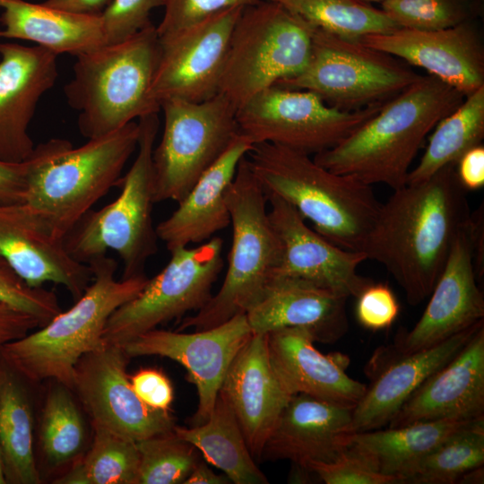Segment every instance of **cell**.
<instances>
[{"mask_svg": "<svg viewBox=\"0 0 484 484\" xmlns=\"http://www.w3.org/2000/svg\"><path fill=\"white\" fill-rule=\"evenodd\" d=\"M246 314L214 327L182 333L152 329L121 345L131 358L160 356L177 361L196 388L198 405L193 426L210 417L227 371L252 335Z\"/></svg>", "mask_w": 484, "mask_h": 484, "instance_id": "obj_15", "label": "cell"}, {"mask_svg": "<svg viewBox=\"0 0 484 484\" xmlns=\"http://www.w3.org/2000/svg\"><path fill=\"white\" fill-rule=\"evenodd\" d=\"M359 1L371 4V3H382L385 0H359Z\"/></svg>", "mask_w": 484, "mask_h": 484, "instance_id": "obj_52", "label": "cell"}, {"mask_svg": "<svg viewBox=\"0 0 484 484\" xmlns=\"http://www.w3.org/2000/svg\"><path fill=\"white\" fill-rule=\"evenodd\" d=\"M232 242L220 289L177 331L205 330L246 314L263 296L281 260V246L270 221L267 196L246 155L226 193Z\"/></svg>", "mask_w": 484, "mask_h": 484, "instance_id": "obj_7", "label": "cell"}, {"mask_svg": "<svg viewBox=\"0 0 484 484\" xmlns=\"http://www.w3.org/2000/svg\"><path fill=\"white\" fill-rule=\"evenodd\" d=\"M0 256L30 287L59 284L74 300L93 279L91 266L74 259L64 238L26 203L0 204Z\"/></svg>", "mask_w": 484, "mask_h": 484, "instance_id": "obj_17", "label": "cell"}, {"mask_svg": "<svg viewBox=\"0 0 484 484\" xmlns=\"http://www.w3.org/2000/svg\"><path fill=\"white\" fill-rule=\"evenodd\" d=\"M268 215L281 246V260L273 276L304 280L347 298L357 297L371 281L358 273L367 259L363 252L341 248L310 229L298 211L282 198L266 194Z\"/></svg>", "mask_w": 484, "mask_h": 484, "instance_id": "obj_18", "label": "cell"}, {"mask_svg": "<svg viewBox=\"0 0 484 484\" xmlns=\"http://www.w3.org/2000/svg\"><path fill=\"white\" fill-rule=\"evenodd\" d=\"M484 463V416L459 427L406 476L404 483L453 484Z\"/></svg>", "mask_w": 484, "mask_h": 484, "instance_id": "obj_35", "label": "cell"}, {"mask_svg": "<svg viewBox=\"0 0 484 484\" xmlns=\"http://www.w3.org/2000/svg\"><path fill=\"white\" fill-rule=\"evenodd\" d=\"M140 454L137 484H184L198 450L174 429L136 442Z\"/></svg>", "mask_w": 484, "mask_h": 484, "instance_id": "obj_38", "label": "cell"}, {"mask_svg": "<svg viewBox=\"0 0 484 484\" xmlns=\"http://www.w3.org/2000/svg\"><path fill=\"white\" fill-rule=\"evenodd\" d=\"M314 28L272 1L246 6L230 37L219 94L238 108L263 90L300 73L310 59Z\"/></svg>", "mask_w": 484, "mask_h": 484, "instance_id": "obj_9", "label": "cell"}, {"mask_svg": "<svg viewBox=\"0 0 484 484\" xmlns=\"http://www.w3.org/2000/svg\"><path fill=\"white\" fill-rule=\"evenodd\" d=\"M164 127L153 148L154 202L178 203L239 134L237 108L221 94L161 102Z\"/></svg>", "mask_w": 484, "mask_h": 484, "instance_id": "obj_11", "label": "cell"}, {"mask_svg": "<svg viewBox=\"0 0 484 484\" xmlns=\"http://www.w3.org/2000/svg\"><path fill=\"white\" fill-rule=\"evenodd\" d=\"M469 420H427L384 430L352 433L348 446L379 472L395 477L399 484H403L406 476L424 457Z\"/></svg>", "mask_w": 484, "mask_h": 484, "instance_id": "obj_30", "label": "cell"}, {"mask_svg": "<svg viewBox=\"0 0 484 484\" xmlns=\"http://www.w3.org/2000/svg\"><path fill=\"white\" fill-rule=\"evenodd\" d=\"M418 165L410 170L406 184L423 182L448 165H456L484 138V86L466 99L436 126Z\"/></svg>", "mask_w": 484, "mask_h": 484, "instance_id": "obj_32", "label": "cell"}, {"mask_svg": "<svg viewBox=\"0 0 484 484\" xmlns=\"http://www.w3.org/2000/svg\"><path fill=\"white\" fill-rule=\"evenodd\" d=\"M138 122L73 148L65 139L35 146L29 159L25 202L65 237L120 180L137 149Z\"/></svg>", "mask_w": 484, "mask_h": 484, "instance_id": "obj_4", "label": "cell"}, {"mask_svg": "<svg viewBox=\"0 0 484 484\" xmlns=\"http://www.w3.org/2000/svg\"><path fill=\"white\" fill-rule=\"evenodd\" d=\"M457 177L466 191L484 186V147L475 146L466 151L455 165Z\"/></svg>", "mask_w": 484, "mask_h": 484, "instance_id": "obj_48", "label": "cell"}, {"mask_svg": "<svg viewBox=\"0 0 484 484\" xmlns=\"http://www.w3.org/2000/svg\"><path fill=\"white\" fill-rule=\"evenodd\" d=\"M174 432L193 445L204 460L222 471L235 484H267L251 454L241 428L227 400L219 393L209 419L203 424Z\"/></svg>", "mask_w": 484, "mask_h": 484, "instance_id": "obj_31", "label": "cell"}, {"mask_svg": "<svg viewBox=\"0 0 484 484\" xmlns=\"http://www.w3.org/2000/svg\"><path fill=\"white\" fill-rule=\"evenodd\" d=\"M88 264L93 279L72 307L1 348L4 361L28 380L53 379L72 389L77 362L103 343L102 333L111 314L134 298L149 279L143 274L117 280V264L106 255Z\"/></svg>", "mask_w": 484, "mask_h": 484, "instance_id": "obj_5", "label": "cell"}, {"mask_svg": "<svg viewBox=\"0 0 484 484\" xmlns=\"http://www.w3.org/2000/svg\"><path fill=\"white\" fill-rule=\"evenodd\" d=\"M280 4L312 26L360 40L370 34L400 29L382 10L359 0H269Z\"/></svg>", "mask_w": 484, "mask_h": 484, "instance_id": "obj_34", "label": "cell"}, {"mask_svg": "<svg viewBox=\"0 0 484 484\" xmlns=\"http://www.w3.org/2000/svg\"><path fill=\"white\" fill-rule=\"evenodd\" d=\"M223 240L220 237L196 247L170 251V259L143 290L117 308L108 319L102 341L123 345L138 335L198 311L211 299L212 289L222 271Z\"/></svg>", "mask_w": 484, "mask_h": 484, "instance_id": "obj_12", "label": "cell"}, {"mask_svg": "<svg viewBox=\"0 0 484 484\" xmlns=\"http://www.w3.org/2000/svg\"><path fill=\"white\" fill-rule=\"evenodd\" d=\"M220 393L233 410L253 457L264 444L291 395L270 360L267 333H252L231 362Z\"/></svg>", "mask_w": 484, "mask_h": 484, "instance_id": "obj_23", "label": "cell"}, {"mask_svg": "<svg viewBox=\"0 0 484 484\" xmlns=\"http://www.w3.org/2000/svg\"><path fill=\"white\" fill-rule=\"evenodd\" d=\"M57 54L40 46L0 43V160H26L34 151L29 125L57 78Z\"/></svg>", "mask_w": 484, "mask_h": 484, "instance_id": "obj_21", "label": "cell"}, {"mask_svg": "<svg viewBox=\"0 0 484 484\" xmlns=\"http://www.w3.org/2000/svg\"><path fill=\"white\" fill-rule=\"evenodd\" d=\"M128 359L120 345L103 341L77 362L72 389L93 426L135 442L173 430L170 411L152 409L135 393L126 372Z\"/></svg>", "mask_w": 484, "mask_h": 484, "instance_id": "obj_14", "label": "cell"}, {"mask_svg": "<svg viewBox=\"0 0 484 484\" xmlns=\"http://www.w3.org/2000/svg\"><path fill=\"white\" fill-rule=\"evenodd\" d=\"M55 387L49 392L42 417L41 446L48 461L67 462L82 449L85 439L83 420L68 388Z\"/></svg>", "mask_w": 484, "mask_h": 484, "instance_id": "obj_37", "label": "cell"}, {"mask_svg": "<svg viewBox=\"0 0 484 484\" xmlns=\"http://www.w3.org/2000/svg\"><path fill=\"white\" fill-rule=\"evenodd\" d=\"M261 0H165V12L156 27L160 39L223 10L253 5Z\"/></svg>", "mask_w": 484, "mask_h": 484, "instance_id": "obj_43", "label": "cell"}, {"mask_svg": "<svg viewBox=\"0 0 484 484\" xmlns=\"http://www.w3.org/2000/svg\"><path fill=\"white\" fill-rule=\"evenodd\" d=\"M0 302L35 316L42 326L62 311L52 290L30 287L1 256Z\"/></svg>", "mask_w": 484, "mask_h": 484, "instance_id": "obj_40", "label": "cell"}, {"mask_svg": "<svg viewBox=\"0 0 484 484\" xmlns=\"http://www.w3.org/2000/svg\"><path fill=\"white\" fill-rule=\"evenodd\" d=\"M111 0H46L43 4L63 12L99 16Z\"/></svg>", "mask_w": 484, "mask_h": 484, "instance_id": "obj_49", "label": "cell"}, {"mask_svg": "<svg viewBox=\"0 0 484 484\" xmlns=\"http://www.w3.org/2000/svg\"><path fill=\"white\" fill-rule=\"evenodd\" d=\"M351 421L350 408L293 394L277 419L260 461L289 460L306 470L310 462H333L348 445Z\"/></svg>", "mask_w": 484, "mask_h": 484, "instance_id": "obj_22", "label": "cell"}, {"mask_svg": "<svg viewBox=\"0 0 484 484\" xmlns=\"http://www.w3.org/2000/svg\"><path fill=\"white\" fill-rule=\"evenodd\" d=\"M419 76L389 54L315 27L307 67L275 85L309 91L329 106L356 110L385 103Z\"/></svg>", "mask_w": 484, "mask_h": 484, "instance_id": "obj_10", "label": "cell"}, {"mask_svg": "<svg viewBox=\"0 0 484 484\" xmlns=\"http://www.w3.org/2000/svg\"><path fill=\"white\" fill-rule=\"evenodd\" d=\"M2 369H0V377H1ZM5 483V477L4 473L3 462L0 454V484Z\"/></svg>", "mask_w": 484, "mask_h": 484, "instance_id": "obj_51", "label": "cell"}, {"mask_svg": "<svg viewBox=\"0 0 484 484\" xmlns=\"http://www.w3.org/2000/svg\"><path fill=\"white\" fill-rule=\"evenodd\" d=\"M245 7H232L160 40V56L151 97L201 102L219 93L234 26Z\"/></svg>", "mask_w": 484, "mask_h": 484, "instance_id": "obj_16", "label": "cell"}, {"mask_svg": "<svg viewBox=\"0 0 484 484\" xmlns=\"http://www.w3.org/2000/svg\"><path fill=\"white\" fill-rule=\"evenodd\" d=\"M29 159L22 162L0 160V204L25 202Z\"/></svg>", "mask_w": 484, "mask_h": 484, "instance_id": "obj_46", "label": "cell"}, {"mask_svg": "<svg viewBox=\"0 0 484 484\" xmlns=\"http://www.w3.org/2000/svg\"><path fill=\"white\" fill-rule=\"evenodd\" d=\"M360 41L425 69L465 97L484 86V46L475 21L437 30L400 28Z\"/></svg>", "mask_w": 484, "mask_h": 484, "instance_id": "obj_20", "label": "cell"}, {"mask_svg": "<svg viewBox=\"0 0 484 484\" xmlns=\"http://www.w3.org/2000/svg\"><path fill=\"white\" fill-rule=\"evenodd\" d=\"M165 0H111L99 15L105 45L116 44L151 24V12Z\"/></svg>", "mask_w": 484, "mask_h": 484, "instance_id": "obj_41", "label": "cell"}, {"mask_svg": "<svg viewBox=\"0 0 484 484\" xmlns=\"http://www.w3.org/2000/svg\"><path fill=\"white\" fill-rule=\"evenodd\" d=\"M229 482L225 474L215 473L204 461L199 459L184 484H227Z\"/></svg>", "mask_w": 484, "mask_h": 484, "instance_id": "obj_50", "label": "cell"}, {"mask_svg": "<svg viewBox=\"0 0 484 484\" xmlns=\"http://www.w3.org/2000/svg\"><path fill=\"white\" fill-rule=\"evenodd\" d=\"M347 298L304 280L273 276L246 316L253 333L298 327L315 341L332 343L348 330Z\"/></svg>", "mask_w": 484, "mask_h": 484, "instance_id": "obj_26", "label": "cell"}, {"mask_svg": "<svg viewBox=\"0 0 484 484\" xmlns=\"http://www.w3.org/2000/svg\"><path fill=\"white\" fill-rule=\"evenodd\" d=\"M253 144L239 133L177 203V208L156 226L159 239L169 252L190 244H202L230 224L226 193L239 162Z\"/></svg>", "mask_w": 484, "mask_h": 484, "instance_id": "obj_27", "label": "cell"}, {"mask_svg": "<svg viewBox=\"0 0 484 484\" xmlns=\"http://www.w3.org/2000/svg\"><path fill=\"white\" fill-rule=\"evenodd\" d=\"M0 454L12 482H40L33 454V419L24 390L9 374L0 377Z\"/></svg>", "mask_w": 484, "mask_h": 484, "instance_id": "obj_33", "label": "cell"}, {"mask_svg": "<svg viewBox=\"0 0 484 484\" xmlns=\"http://www.w3.org/2000/svg\"><path fill=\"white\" fill-rule=\"evenodd\" d=\"M315 342L309 331L298 327L267 333L269 357L279 380L290 395L305 393L353 409L367 385L348 376L347 357L323 354Z\"/></svg>", "mask_w": 484, "mask_h": 484, "instance_id": "obj_24", "label": "cell"}, {"mask_svg": "<svg viewBox=\"0 0 484 484\" xmlns=\"http://www.w3.org/2000/svg\"><path fill=\"white\" fill-rule=\"evenodd\" d=\"M484 416V325L406 400L388 428Z\"/></svg>", "mask_w": 484, "mask_h": 484, "instance_id": "obj_25", "label": "cell"}, {"mask_svg": "<svg viewBox=\"0 0 484 484\" xmlns=\"http://www.w3.org/2000/svg\"><path fill=\"white\" fill-rule=\"evenodd\" d=\"M132 386L138 397L149 407L170 411L174 398L173 386L168 376L157 368H142L131 377Z\"/></svg>", "mask_w": 484, "mask_h": 484, "instance_id": "obj_45", "label": "cell"}, {"mask_svg": "<svg viewBox=\"0 0 484 484\" xmlns=\"http://www.w3.org/2000/svg\"><path fill=\"white\" fill-rule=\"evenodd\" d=\"M455 165L393 190L381 203L363 253L380 263L416 306L430 296L452 246L471 217Z\"/></svg>", "mask_w": 484, "mask_h": 484, "instance_id": "obj_1", "label": "cell"}, {"mask_svg": "<svg viewBox=\"0 0 484 484\" xmlns=\"http://www.w3.org/2000/svg\"><path fill=\"white\" fill-rule=\"evenodd\" d=\"M0 38L31 41L74 56L105 45L99 16L74 14L24 0H0Z\"/></svg>", "mask_w": 484, "mask_h": 484, "instance_id": "obj_29", "label": "cell"}, {"mask_svg": "<svg viewBox=\"0 0 484 484\" xmlns=\"http://www.w3.org/2000/svg\"><path fill=\"white\" fill-rule=\"evenodd\" d=\"M307 468L326 484H399L397 478L379 472L348 445L333 462H310Z\"/></svg>", "mask_w": 484, "mask_h": 484, "instance_id": "obj_42", "label": "cell"}, {"mask_svg": "<svg viewBox=\"0 0 484 484\" xmlns=\"http://www.w3.org/2000/svg\"><path fill=\"white\" fill-rule=\"evenodd\" d=\"M160 56L152 23L127 39L76 56L73 76L64 88L88 139L116 131L135 118L159 113L151 87Z\"/></svg>", "mask_w": 484, "mask_h": 484, "instance_id": "obj_6", "label": "cell"}, {"mask_svg": "<svg viewBox=\"0 0 484 484\" xmlns=\"http://www.w3.org/2000/svg\"><path fill=\"white\" fill-rule=\"evenodd\" d=\"M464 97L434 75H420L349 136L313 159L333 173L398 189L406 185L426 136Z\"/></svg>", "mask_w": 484, "mask_h": 484, "instance_id": "obj_2", "label": "cell"}, {"mask_svg": "<svg viewBox=\"0 0 484 484\" xmlns=\"http://www.w3.org/2000/svg\"><path fill=\"white\" fill-rule=\"evenodd\" d=\"M246 159L265 194L285 200L336 246L363 252L382 203L372 186L280 144L255 143Z\"/></svg>", "mask_w": 484, "mask_h": 484, "instance_id": "obj_3", "label": "cell"}, {"mask_svg": "<svg viewBox=\"0 0 484 484\" xmlns=\"http://www.w3.org/2000/svg\"><path fill=\"white\" fill-rule=\"evenodd\" d=\"M356 298V317L363 327L379 331L388 328L396 320L399 304L387 285L371 281Z\"/></svg>", "mask_w": 484, "mask_h": 484, "instance_id": "obj_44", "label": "cell"}, {"mask_svg": "<svg viewBox=\"0 0 484 484\" xmlns=\"http://www.w3.org/2000/svg\"><path fill=\"white\" fill-rule=\"evenodd\" d=\"M471 217L457 235L419 320L402 335L396 354L432 347L484 318V298L477 284Z\"/></svg>", "mask_w": 484, "mask_h": 484, "instance_id": "obj_19", "label": "cell"}, {"mask_svg": "<svg viewBox=\"0 0 484 484\" xmlns=\"http://www.w3.org/2000/svg\"><path fill=\"white\" fill-rule=\"evenodd\" d=\"M41 326L40 321L35 316L0 302V350L4 344L22 338Z\"/></svg>", "mask_w": 484, "mask_h": 484, "instance_id": "obj_47", "label": "cell"}, {"mask_svg": "<svg viewBox=\"0 0 484 484\" xmlns=\"http://www.w3.org/2000/svg\"><path fill=\"white\" fill-rule=\"evenodd\" d=\"M482 325L483 320L432 347L397 355V359L367 386L352 409V432L387 426L414 391L451 360Z\"/></svg>", "mask_w": 484, "mask_h": 484, "instance_id": "obj_28", "label": "cell"}, {"mask_svg": "<svg viewBox=\"0 0 484 484\" xmlns=\"http://www.w3.org/2000/svg\"><path fill=\"white\" fill-rule=\"evenodd\" d=\"M483 0H385L381 9L400 28L437 30L476 21Z\"/></svg>", "mask_w": 484, "mask_h": 484, "instance_id": "obj_39", "label": "cell"}, {"mask_svg": "<svg viewBox=\"0 0 484 484\" xmlns=\"http://www.w3.org/2000/svg\"><path fill=\"white\" fill-rule=\"evenodd\" d=\"M85 457L55 481L59 484H137L140 454L135 441L93 426Z\"/></svg>", "mask_w": 484, "mask_h": 484, "instance_id": "obj_36", "label": "cell"}, {"mask_svg": "<svg viewBox=\"0 0 484 484\" xmlns=\"http://www.w3.org/2000/svg\"><path fill=\"white\" fill-rule=\"evenodd\" d=\"M383 104L343 110L312 91L273 85L237 108L236 119L239 133L254 144L271 143L310 155L337 145Z\"/></svg>", "mask_w": 484, "mask_h": 484, "instance_id": "obj_13", "label": "cell"}, {"mask_svg": "<svg viewBox=\"0 0 484 484\" xmlns=\"http://www.w3.org/2000/svg\"><path fill=\"white\" fill-rule=\"evenodd\" d=\"M135 159L123 178L119 195L106 206L89 211L65 237L68 253L89 264L116 252L123 263L121 279L144 274L147 261L157 253L158 236L151 212L154 202L152 151L159 130L158 113L139 118Z\"/></svg>", "mask_w": 484, "mask_h": 484, "instance_id": "obj_8", "label": "cell"}]
</instances>
